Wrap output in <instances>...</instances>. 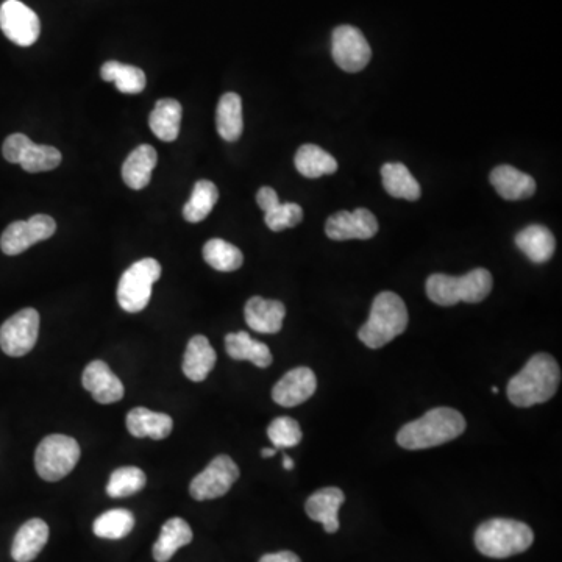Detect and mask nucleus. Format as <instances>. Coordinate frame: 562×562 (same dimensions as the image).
Instances as JSON below:
<instances>
[{
	"label": "nucleus",
	"instance_id": "nucleus-1",
	"mask_svg": "<svg viewBox=\"0 0 562 562\" xmlns=\"http://www.w3.org/2000/svg\"><path fill=\"white\" fill-rule=\"evenodd\" d=\"M561 369L548 353L534 355L527 366L508 383V397L519 408L548 402L558 391Z\"/></svg>",
	"mask_w": 562,
	"mask_h": 562
},
{
	"label": "nucleus",
	"instance_id": "nucleus-2",
	"mask_svg": "<svg viewBox=\"0 0 562 562\" xmlns=\"http://www.w3.org/2000/svg\"><path fill=\"white\" fill-rule=\"evenodd\" d=\"M466 419L453 408H434L424 417L403 425L397 444L405 450L433 449L459 438L466 431Z\"/></svg>",
	"mask_w": 562,
	"mask_h": 562
},
{
	"label": "nucleus",
	"instance_id": "nucleus-3",
	"mask_svg": "<svg viewBox=\"0 0 562 562\" xmlns=\"http://www.w3.org/2000/svg\"><path fill=\"white\" fill-rule=\"evenodd\" d=\"M408 310L402 297L385 291L375 297L369 321L358 331V338L369 349H381L408 328Z\"/></svg>",
	"mask_w": 562,
	"mask_h": 562
},
{
	"label": "nucleus",
	"instance_id": "nucleus-4",
	"mask_svg": "<svg viewBox=\"0 0 562 562\" xmlns=\"http://www.w3.org/2000/svg\"><path fill=\"white\" fill-rule=\"evenodd\" d=\"M534 533L527 523L513 519H491L475 531V545L481 555L505 559L527 552L533 545Z\"/></svg>",
	"mask_w": 562,
	"mask_h": 562
},
{
	"label": "nucleus",
	"instance_id": "nucleus-5",
	"mask_svg": "<svg viewBox=\"0 0 562 562\" xmlns=\"http://www.w3.org/2000/svg\"><path fill=\"white\" fill-rule=\"evenodd\" d=\"M494 280L488 269H474L463 277L433 274L427 280V296L441 306H453L459 302L480 303L491 294Z\"/></svg>",
	"mask_w": 562,
	"mask_h": 562
},
{
	"label": "nucleus",
	"instance_id": "nucleus-6",
	"mask_svg": "<svg viewBox=\"0 0 562 562\" xmlns=\"http://www.w3.org/2000/svg\"><path fill=\"white\" fill-rule=\"evenodd\" d=\"M79 459V442L65 434H50L36 449V472L43 480L54 483L71 474Z\"/></svg>",
	"mask_w": 562,
	"mask_h": 562
},
{
	"label": "nucleus",
	"instance_id": "nucleus-7",
	"mask_svg": "<svg viewBox=\"0 0 562 562\" xmlns=\"http://www.w3.org/2000/svg\"><path fill=\"white\" fill-rule=\"evenodd\" d=\"M161 277V266L153 258L136 261L119 280L118 303L127 313H139L149 305L152 288Z\"/></svg>",
	"mask_w": 562,
	"mask_h": 562
},
{
	"label": "nucleus",
	"instance_id": "nucleus-8",
	"mask_svg": "<svg viewBox=\"0 0 562 562\" xmlns=\"http://www.w3.org/2000/svg\"><path fill=\"white\" fill-rule=\"evenodd\" d=\"M2 153L8 163L19 164L29 174L54 171L63 160L60 150L52 146L35 144L29 136L22 133L8 136L2 147Z\"/></svg>",
	"mask_w": 562,
	"mask_h": 562
},
{
	"label": "nucleus",
	"instance_id": "nucleus-9",
	"mask_svg": "<svg viewBox=\"0 0 562 562\" xmlns=\"http://www.w3.org/2000/svg\"><path fill=\"white\" fill-rule=\"evenodd\" d=\"M331 55L342 71L353 74L369 65L372 49L360 29L353 25H339L331 33Z\"/></svg>",
	"mask_w": 562,
	"mask_h": 562
},
{
	"label": "nucleus",
	"instance_id": "nucleus-10",
	"mask_svg": "<svg viewBox=\"0 0 562 562\" xmlns=\"http://www.w3.org/2000/svg\"><path fill=\"white\" fill-rule=\"evenodd\" d=\"M40 333V314L33 308H24L0 327V349L5 355L19 358L32 352Z\"/></svg>",
	"mask_w": 562,
	"mask_h": 562
},
{
	"label": "nucleus",
	"instance_id": "nucleus-11",
	"mask_svg": "<svg viewBox=\"0 0 562 562\" xmlns=\"http://www.w3.org/2000/svg\"><path fill=\"white\" fill-rule=\"evenodd\" d=\"M238 478L239 469L235 461L230 456L219 455L191 481L189 494L197 502L224 497Z\"/></svg>",
	"mask_w": 562,
	"mask_h": 562
},
{
	"label": "nucleus",
	"instance_id": "nucleus-12",
	"mask_svg": "<svg viewBox=\"0 0 562 562\" xmlns=\"http://www.w3.org/2000/svg\"><path fill=\"white\" fill-rule=\"evenodd\" d=\"M57 232V222L47 214H36L29 221H16L5 228L0 236V249L5 255L16 257L35 246L36 242L46 241Z\"/></svg>",
	"mask_w": 562,
	"mask_h": 562
},
{
	"label": "nucleus",
	"instance_id": "nucleus-13",
	"mask_svg": "<svg viewBox=\"0 0 562 562\" xmlns=\"http://www.w3.org/2000/svg\"><path fill=\"white\" fill-rule=\"evenodd\" d=\"M0 30L11 43L33 46L41 33V22L32 8L19 0H7L0 7Z\"/></svg>",
	"mask_w": 562,
	"mask_h": 562
},
{
	"label": "nucleus",
	"instance_id": "nucleus-14",
	"mask_svg": "<svg viewBox=\"0 0 562 562\" xmlns=\"http://www.w3.org/2000/svg\"><path fill=\"white\" fill-rule=\"evenodd\" d=\"M378 232L377 217L366 208L355 211H338L328 217L325 233L333 241L374 238Z\"/></svg>",
	"mask_w": 562,
	"mask_h": 562
},
{
	"label": "nucleus",
	"instance_id": "nucleus-15",
	"mask_svg": "<svg viewBox=\"0 0 562 562\" xmlns=\"http://www.w3.org/2000/svg\"><path fill=\"white\" fill-rule=\"evenodd\" d=\"M317 380L310 367H296L289 370L285 377L272 389V399L285 408L302 405L310 400L316 392Z\"/></svg>",
	"mask_w": 562,
	"mask_h": 562
},
{
	"label": "nucleus",
	"instance_id": "nucleus-16",
	"mask_svg": "<svg viewBox=\"0 0 562 562\" xmlns=\"http://www.w3.org/2000/svg\"><path fill=\"white\" fill-rule=\"evenodd\" d=\"M83 388L102 405L119 402L124 397V385L104 361H91L83 370Z\"/></svg>",
	"mask_w": 562,
	"mask_h": 562
},
{
	"label": "nucleus",
	"instance_id": "nucleus-17",
	"mask_svg": "<svg viewBox=\"0 0 562 562\" xmlns=\"http://www.w3.org/2000/svg\"><path fill=\"white\" fill-rule=\"evenodd\" d=\"M286 308L278 300H267L263 297H252L244 308L247 325L257 333L275 335L283 328Z\"/></svg>",
	"mask_w": 562,
	"mask_h": 562
},
{
	"label": "nucleus",
	"instance_id": "nucleus-18",
	"mask_svg": "<svg viewBox=\"0 0 562 562\" xmlns=\"http://www.w3.org/2000/svg\"><path fill=\"white\" fill-rule=\"evenodd\" d=\"M346 502V495L339 488H324L314 492L305 503V511L314 522H321L327 533L339 530V508Z\"/></svg>",
	"mask_w": 562,
	"mask_h": 562
},
{
	"label": "nucleus",
	"instance_id": "nucleus-19",
	"mask_svg": "<svg viewBox=\"0 0 562 562\" xmlns=\"http://www.w3.org/2000/svg\"><path fill=\"white\" fill-rule=\"evenodd\" d=\"M491 183L505 200L530 199L536 193V180L519 169L503 164L491 172Z\"/></svg>",
	"mask_w": 562,
	"mask_h": 562
},
{
	"label": "nucleus",
	"instance_id": "nucleus-20",
	"mask_svg": "<svg viewBox=\"0 0 562 562\" xmlns=\"http://www.w3.org/2000/svg\"><path fill=\"white\" fill-rule=\"evenodd\" d=\"M49 541V527L41 519H32L25 522L11 545V556L16 562H32L38 558L43 548Z\"/></svg>",
	"mask_w": 562,
	"mask_h": 562
},
{
	"label": "nucleus",
	"instance_id": "nucleus-21",
	"mask_svg": "<svg viewBox=\"0 0 562 562\" xmlns=\"http://www.w3.org/2000/svg\"><path fill=\"white\" fill-rule=\"evenodd\" d=\"M216 350L205 336L197 335L189 339L183 356V374L191 381L207 380L211 370L216 366Z\"/></svg>",
	"mask_w": 562,
	"mask_h": 562
},
{
	"label": "nucleus",
	"instance_id": "nucleus-22",
	"mask_svg": "<svg viewBox=\"0 0 562 562\" xmlns=\"http://www.w3.org/2000/svg\"><path fill=\"white\" fill-rule=\"evenodd\" d=\"M174 428V420L163 413H153L147 408H135L127 414V430L135 438H150L155 441L168 438Z\"/></svg>",
	"mask_w": 562,
	"mask_h": 562
},
{
	"label": "nucleus",
	"instance_id": "nucleus-23",
	"mask_svg": "<svg viewBox=\"0 0 562 562\" xmlns=\"http://www.w3.org/2000/svg\"><path fill=\"white\" fill-rule=\"evenodd\" d=\"M157 161V150L152 146L143 144V146L136 147L122 166V178H124L125 185L135 191L146 188L152 178L153 169L157 166Z\"/></svg>",
	"mask_w": 562,
	"mask_h": 562
},
{
	"label": "nucleus",
	"instance_id": "nucleus-24",
	"mask_svg": "<svg viewBox=\"0 0 562 562\" xmlns=\"http://www.w3.org/2000/svg\"><path fill=\"white\" fill-rule=\"evenodd\" d=\"M225 349L232 360L250 361L261 369L271 366L274 361L271 349L263 342L255 341L246 331L228 333L225 336Z\"/></svg>",
	"mask_w": 562,
	"mask_h": 562
},
{
	"label": "nucleus",
	"instance_id": "nucleus-25",
	"mask_svg": "<svg viewBox=\"0 0 562 562\" xmlns=\"http://www.w3.org/2000/svg\"><path fill=\"white\" fill-rule=\"evenodd\" d=\"M193 542V530L189 527L186 520L174 517L164 523L161 528L160 538L152 548L153 559L157 562L171 561L172 556Z\"/></svg>",
	"mask_w": 562,
	"mask_h": 562
},
{
	"label": "nucleus",
	"instance_id": "nucleus-26",
	"mask_svg": "<svg viewBox=\"0 0 562 562\" xmlns=\"http://www.w3.org/2000/svg\"><path fill=\"white\" fill-rule=\"evenodd\" d=\"M516 244L533 263L544 264L553 257L556 239L544 225H530L517 233Z\"/></svg>",
	"mask_w": 562,
	"mask_h": 562
},
{
	"label": "nucleus",
	"instance_id": "nucleus-27",
	"mask_svg": "<svg viewBox=\"0 0 562 562\" xmlns=\"http://www.w3.org/2000/svg\"><path fill=\"white\" fill-rule=\"evenodd\" d=\"M183 108L175 99L158 100L150 113L149 125L153 135L161 141L172 143L178 138L180 124H182Z\"/></svg>",
	"mask_w": 562,
	"mask_h": 562
},
{
	"label": "nucleus",
	"instance_id": "nucleus-28",
	"mask_svg": "<svg viewBox=\"0 0 562 562\" xmlns=\"http://www.w3.org/2000/svg\"><path fill=\"white\" fill-rule=\"evenodd\" d=\"M216 127L222 139L235 143L244 130L242 121V100L236 93H227L221 97L216 110Z\"/></svg>",
	"mask_w": 562,
	"mask_h": 562
},
{
	"label": "nucleus",
	"instance_id": "nucleus-29",
	"mask_svg": "<svg viewBox=\"0 0 562 562\" xmlns=\"http://www.w3.org/2000/svg\"><path fill=\"white\" fill-rule=\"evenodd\" d=\"M381 180H383L386 193L397 199L417 200L422 194L419 182L405 164L386 163L381 168Z\"/></svg>",
	"mask_w": 562,
	"mask_h": 562
},
{
	"label": "nucleus",
	"instance_id": "nucleus-30",
	"mask_svg": "<svg viewBox=\"0 0 562 562\" xmlns=\"http://www.w3.org/2000/svg\"><path fill=\"white\" fill-rule=\"evenodd\" d=\"M297 171L306 178H319L322 175L335 174L338 171V161L314 144H305L296 153Z\"/></svg>",
	"mask_w": 562,
	"mask_h": 562
},
{
	"label": "nucleus",
	"instance_id": "nucleus-31",
	"mask_svg": "<svg viewBox=\"0 0 562 562\" xmlns=\"http://www.w3.org/2000/svg\"><path fill=\"white\" fill-rule=\"evenodd\" d=\"M100 77L105 82H113L124 94L143 93L146 88V74L136 66L122 65L119 61H107L100 68Z\"/></svg>",
	"mask_w": 562,
	"mask_h": 562
},
{
	"label": "nucleus",
	"instance_id": "nucleus-32",
	"mask_svg": "<svg viewBox=\"0 0 562 562\" xmlns=\"http://www.w3.org/2000/svg\"><path fill=\"white\" fill-rule=\"evenodd\" d=\"M217 200H219L217 186L210 180H199L194 186L191 199L183 207L185 221L189 224H197V222L207 219L213 208L216 207Z\"/></svg>",
	"mask_w": 562,
	"mask_h": 562
},
{
	"label": "nucleus",
	"instance_id": "nucleus-33",
	"mask_svg": "<svg viewBox=\"0 0 562 562\" xmlns=\"http://www.w3.org/2000/svg\"><path fill=\"white\" fill-rule=\"evenodd\" d=\"M203 260L219 272L238 271L244 263V255L238 247L224 239L214 238L203 246Z\"/></svg>",
	"mask_w": 562,
	"mask_h": 562
},
{
	"label": "nucleus",
	"instance_id": "nucleus-34",
	"mask_svg": "<svg viewBox=\"0 0 562 562\" xmlns=\"http://www.w3.org/2000/svg\"><path fill=\"white\" fill-rule=\"evenodd\" d=\"M135 516L129 509H111L94 520L93 531L97 538L119 541L132 533Z\"/></svg>",
	"mask_w": 562,
	"mask_h": 562
},
{
	"label": "nucleus",
	"instance_id": "nucleus-35",
	"mask_svg": "<svg viewBox=\"0 0 562 562\" xmlns=\"http://www.w3.org/2000/svg\"><path fill=\"white\" fill-rule=\"evenodd\" d=\"M146 481V474L139 467H119L111 474L107 484V494L111 498L130 497L143 491Z\"/></svg>",
	"mask_w": 562,
	"mask_h": 562
},
{
	"label": "nucleus",
	"instance_id": "nucleus-36",
	"mask_svg": "<svg viewBox=\"0 0 562 562\" xmlns=\"http://www.w3.org/2000/svg\"><path fill=\"white\" fill-rule=\"evenodd\" d=\"M267 436L275 449H291L302 441L303 434L299 422L292 417H277L267 427Z\"/></svg>",
	"mask_w": 562,
	"mask_h": 562
},
{
	"label": "nucleus",
	"instance_id": "nucleus-37",
	"mask_svg": "<svg viewBox=\"0 0 562 562\" xmlns=\"http://www.w3.org/2000/svg\"><path fill=\"white\" fill-rule=\"evenodd\" d=\"M303 210L297 203H280L264 211V222L272 232H283L286 228L297 227L302 222Z\"/></svg>",
	"mask_w": 562,
	"mask_h": 562
},
{
	"label": "nucleus",
	"instance_id": "nucleus-38",
	"mask_svg": "<svg viewBox=\"0 0 562 562\" xmlns=\"http://www.w3.org/2000/svg\"><path fill=\"white\" fill-rule=\"evenodd\" d=\"M278 202H280V200H278V194L275 193V189L269 188V186H263V188L258 191L257 203L261 210H271Z\"/></svg>",
	"mask_w": 562,
	"mask_h": 562
},
{
	"label": "nucleus",
	"instance_id": "nucleus-39",
	"mask_svg": "<svg viewBox=\"0 0 562 562\" xmlns=\"http://www.w3.org/2000/svg\"><path fill=\"white\" fill-rule=\"evenodd\" d=\"M260 562H302V559L292 552L267 553Z\"/></svg>",
	"mask_w": 562,
	"mask_h": 562
},
{
	"label": "nucleus",
	"instance_id": "nucleus-40",
	"mask_svg": "<svg viewBox=\"0 0 562 562\" xmlns=\"http://www.w3.org/2000/svg\"><path fill=\"white\" fill-rule=\"evenodd\" d=\"M283 467H285L286 470L294 469V461H292L288 455L283 456Z\"/></svg>",
	"mask_w": 562,
	"mask_h": 562
},
{
	"label": "nucleus",
	"instance_id": "nucleus-41",
	"mask_svg": "<svg viewBox=\"0 0 562 562\" xmlns=\"http://www.w3.org/2000/svg\"><path fill=\"white\" fill-rule=\"evenodd\" d=\"M278 450L275 449H263V452H261V456H263V458H272V456L277 455Z\"/></svg>",
	"mask_w": 562,
	"mask_h": 562
},
{
	"label": "nucleus",
	"instance_id": "nucleus-42",
	"mask_svg": "<svg viewBox=\"0 0 562 562\" xmlns=\"http://www.w3.org/2000/svg\"><path fill=\"white\" fill-rule=\"evenodd\" d=\"M492 392H494V394H498V388H495L494 386V388H492Z\"/></svg>",
	"mask_w": 562,
	"mask_h": 562
}]
</instances>
